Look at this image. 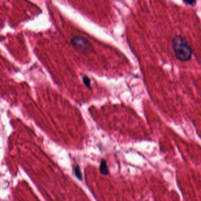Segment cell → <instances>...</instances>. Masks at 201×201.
<instances>
[{
    "instance_id": "obj_1",
    "label": "cell",
    "mask_w": 201,
    "mask_h": 201,
    "mask_svg": "<svg viewBox=\"0 0 201 201\" xmlns=\"http://www.w3.org/2000/svg\"><path fill=\"white\" fill-rule=\"evenodd\" d=\"M172 48L175 56L178 60L186 62L190 61L193 56L192 48L185 38L181 35H176L172 39Z\"/></svg>"
},
{
    "instance_id": "obj_2",
    "label": "cell",
    "mask_w": 201,
    "mask_h": 201,
    "mask_svg": "<svg viewBox=\"0 0 201 201\" xmlns=\"http://www.w3.org/2000/svg\"><path fill=\"white\" fill-rule=\"evenodd\" d=\"M71 44L74 47L83 52L90 51L92 45L88 40L83 37L75 36L71 39Z\"/></svg>"
},
{
    "instance_id": "obj_3",
    "label": "cell",
    "mask_w": 201,
    "mask_h": 201,
    "mask_svg": "<svg viewBox=\"0 0 201 201\" xmlns=\"http://www.w3.org/2000/svg\"><path fill=\"white\" fill-rule=\"evenodd\" d=\"M100 172L101 174L104 175H107L108 174V170L107 166V162L105 159H102L100 162Z\"/></svg>"
},
{
    "instance_id": "obj_4",
    "label": "cell",
    "mask_w": 201,
    "mask_h": 201,
    "mask_svg": "<svg viewBox=\"0 0 201 201\" xmlns=\"http://www.w3.org/2000/svg\"><path fill=\"white\" fill-rule=\"evenodd\" d=\"M74 173H75L76 177H77L79 180L82 181L83 176H82V172H81V170L80 169V167L78 166V165H76V166H74Z\"/></svg>"
},
{
    "instance_id": "obj_5",
    "label": "cell",
    "mask_w": 201,
    "mask_h": 201,
    "mask_svg": "<svg viewBox=\"0 0 201 201\" xmlns=\"http://www.w3.org/2000/svg\"><path fill=\"white\" fill-rule=\"evenodd\" d=\"M83 82L87 88L90 89V80L87 76H84L83 77Z\"/></svg>"
},
{
    "instance_id": "obj_6",
    "label": "cell",
    "mask_w": 201,
    "mask_h": 201,
    "mask_svg": "<svg viewBox=\"0 0 201 201\" xmlns=\"http://www.w3.org/2000/svg\"><path fill=\"white\" fill-rule=\"evenodd\" d=\"M184 2H185L186 4H187L188 5H193L196 2L195 1H184Z\"/></svg>"
}]
</instances>
